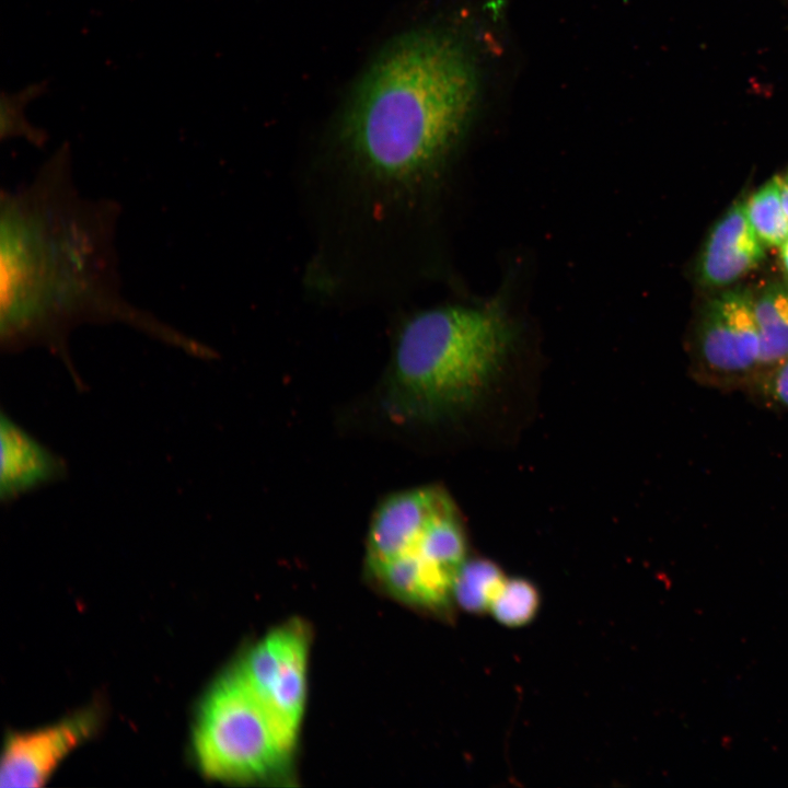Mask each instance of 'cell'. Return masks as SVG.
Returning <instances> with one entry per match:
<instances>
[{"mask_svg": "<svg viewBox=\"0 0 788 788\" xmlns=\"http://www.w3.org/2000/svg\"><path fill=\"white\" fill-rule=\"evenodd\" d=\"M194 746L206 776L233 783L273 778L286 768L293 750L234 669L205 697Z\"/></svg>", "mask_w": 788, "mask_h": 788, "instance_id": "277c9868", "label": "cell"}, {"mask_svg": "<svg viewBox=\"0 0 788 788\" xmlns=\"http://www.w3.org/2000/svg\"><path fill=\"white\" fill-rule=\"evenodd\" d=\"M698 343L702 358L715 371L740 373L760 366L754 296L732 289L710 299L700 318Z\"/></svg>", "mask_w": 788, "mask_h": 788, "instance_id": "8992f818", "label": "cell"}, {"mask_svg": "<svg viewBox=\"0 0 788 788\" xmlns=\"http://www.w3.org/2000/svg\"><path fill=\"white\" fill-rule=\"evenodd\" d=\"M454 503L436 486L398 491L376 508L368 531L366 563L369 572L412 553L430 521Z\"/></svg>", "mask_w": 788, "mask_h": 788, "instance_id": "52a82bcc", "label": "cell"}, {"mask_svg": "<svg viewBox=\"0 0 788 788\" xmlns=\"http://www.w3.org/2000/svg\"><path fill=\"white\" fill-rule=\"evenodd\" d=\"M94 720L84 712L49 728L11 735L2 756L0 786H42L58 763L92 732Z\"/></svg>", "mask_w": 788, "mask_h": 788, "instance_id": "ba28073f", "label": "cell"}, {"mask_svg": "<svg viewBox=\"0 0 788 788\" xmlns=\"http://www.w3.org/2000/svg\"><path fill=\"white\" fill-rule=\"evenodd\" d=\"M44 90L43 84H32L15 93H3L1 96L0 135L1 140L21 137L30 143L42 147L47 141L43 129L34 127L25 116L26 105Z\"/></svg>", "mask_w": 788, "mask_h": 788, "instance_id": "2e32d148", "label": "cell"}, {"mask_svg": "<svg viewBox=\"0 0 788 788\" xmlns=\"http://www.w3.org/2000/svg\"><path fill=\"white\" fill-rule=\"evenodd\" d=\"M475 62L445 28L394 37L361 76L337 125L343 169L368 193L413 206L442 176L471 121Z\"/></svg>", "mask_w": 788, "mask_h": 788, "instance_id": "7a4b0ae2", "label": "cell"}, {"mask_svg": "<svg viewBox=\"0 0 788 788\" xmlns=\"http://www.w3.org/2000/svg\"><path fill=\"white\" fill-rule=\"evenodd\" d=\"M761 336L760 366H775L788 357V283H770L754 296Z\"/></svg>", "mask_w": 788, "mask_h": 788, "instance_id": "7c38bea8", "label": "cell"}, {"mask_svg": "<svg viewBox=\"0 0 788 788\" xmlns=\"http://www.w3.org/2000/svg\"><path fill=\"white\" fill-rule=\"evenodd\" d=\"M371 575L395 599L424 610L443 611L453 599L454 580L414 554L398 557Z\"/></svg>", "mask_w": 788, "mask_h": 788, "instance_id": "8fae6325", "label": "cell"}, {"mask_svg": "<svg viewBox=\"0 0 788 788\" xmlns=\"http://www.w3.org/2000/svg\"><path fill=\"white\" fill-rule=\"evenodd\" d=\"M777 178L779 184L781 204L788 217V171L785 174L777 176Z\"/></svg>", "mask_w": 788, "mask_h": 788, "instance_id": "ac0fdd59", "label": "cell"}, {"mask_svg": "<svg viewBox=\"0 0 788 788\" xmlns=\"http://www.w3.org/2000/svg\"><path fill=\"white\" fill-rule=\"evenodd\" d=\"M748 220L760 242L779 247L788 237V217L784 210L777 176L767 181L744 200Z\"/></svg>", "mask_w": 788, "mask_h": 788, "instance_id": "5bb4252c", "label": "cell"}, {"mask_svg": "<svg viewBox=\"0 0 788 788\" xmlns=\"http://www.w3.org/2000/svg\"><path fill=\"white\" fill-rule=\"evenodd\" d=\"M765 256L745 212L733 204L709 233L698 262L699 280L709 287L728 286L754 269Z\"/></svg>", "mask_w": 788, "mask_h": 788, "instance_id": "30bf717a", "label": "cell"}, {"mask_svg": "<svg viewBox=\"0 0 788 788\" xmlns=\"http://www.w3.org/2000/svg\"><path fill=\"white\" fill-rule=\"evenodd\" d=\"M538 607L540 594L532 582L523 578H506L489 612L505 626L521 627L533 621Z\"/></svg>", "mask_w": 788, "mask_h": 788, "instance_id": "9a60e30c", "label": "cell"}, {"mask_svg": "<svg viewBox=\"0 0 788 788\" xmlns=\"http://www.w3.org/2000/svg\"><path fill=\"white\" fill-rule=\"evenodd\" d=\"M515 337L499 304L420 311L401 327L385 385L396 420L428 422L472 405L501 368Z\"/></svg>", "mask_w": 788, "mask_h": 788, "instance_id": "3957f363", "label": "cell"}, {"mask_svg": "<svg viewBox=\"0 0 788 788\" xmlns=\"http://www.w3.org/2000/svg\"><path fill=\"white\" fill-rule=\"evenodd\" d=\"M120 206L82 197L71 149L57 148L26 185L0 194V347H45L84 386L68 347L83 324L128 325L190 356L215 351L121 293L115 245Z\"/></svg>", "mask_w": 788, "mask_h": 788, "instance_id": "6da1fadb", "label": "cell"}, {"mask_svg": "<svg viewBox=\"0 0 788 788\" xmlns=\"http://www.w3.org/2000/svg\"><path fill=\"white\" fill-rule=\"evenodd\" d=\"M775 367L770 378V391L778 402L788 407V357Z\"/></svg>", "mask_w": 788, "mask_h": 788, "instance_id": "e0dca14e", "label": "cell"}, {"mask_svg": "<svg viewBox=\"0 0 788 788\" xmlns=\"http://www.w3.org/2000/svg\"><path fill=\"white\" fill-rule=\"evenodd\" d=\"M505 580L501 569L490 560L465 561L454 579L453 600L468 613H485Z\"/></svg>", "mask_w": 788, "mask_h": 788, "instance_id": "4fadbf2b", "label": "cell"}, {"mask_svg": "<svg viewBox=\"0 0 788 788\" xmlns=\"http://www.w3.org/2000/svg\"><path fill=\"white\" fill-rule=\"evenodd\" d=\"M0 499L12 503L23 495L63 479L65 460L15 422L5 410L0 415Z\"/></svg>", "mask_w": 788, "mask_h": 788, "instance_id": "9c48e42d", "label": "cell"}, {"mask_svg": "<svg viewBox=\"0 0 788 788\" xmlns=\"http://www.w3.org/2000/svg\"><path fill=\"white\" fill-rule=\"evenodd\" d=\"M778 248L781 267L788 278V237L779 245Z\"/></svg>", "mask_w": 788, "mask_h": 788, "instance_id": "d6986e66", "label": "cell"}, {"mask_svg": "<svg viewBox=\"0 0 788 788\" xmlns=\"http://www.w3.org/2000/svg\"><path fill=\"white\" fill-rule=\"evenodd\" d=\"M309 644L306 625L288 622L255 644L234 668L292 746L305 708Z\"/></svg>", "mask_w": 788, "mask_h": 788, "instance_id": "5b68a950", "label": "cell"}]
</instances>
